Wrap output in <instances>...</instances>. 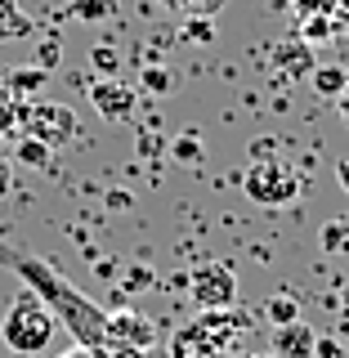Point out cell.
<instances>
[{"instance_id": "6", "label": "cell", "mask_w": 349, "mask_h": 358, "mask_svg": "<svg viewBox=\"0 0 349 358\" xmlns=\"http://www.w3.org/2000/svg\"><path fill=\"white\" fill-rule=\"evenodd\" d=\"M27 130L36 134V139H45L50 148H59V143H67L76 134V117L72 108H59V103H41L27 112Z\"/></svg>"}, {"instance_id": "7", "label": "cell", "mask_w": 349, "mask_h": 358, "mask_svg": "<svg viewBox=\"0 0 349 358\" xmlns=\"http://www.w3.org/2000/svg\"><path fill=\"white\" fill-rule=\"evenodd\" d=\"M108 345H130V350H152L157 345V322L143 313H108ZM104 345V350H108Z\"/></svg>"}, {"instance_id": "14", "label": "cell", "mask_w": 349, "mask_h": 358, "mask_svg": "<svg viewBox=\"0 0 349 358\" xmlns=\"http://www.w3.org/2000/svg\"><path fill=\"white\" fill-rule=\"evenodd\" d=\"M201 157H206V148H201V134H179L175 139V162H201Z\"/></svg>"}, {"instance_id": "2", "label": "cell", "mask_w": 349, "mask_h": 358, "mask_svg": "<svg viewBox=\"0 0 349 358\" xmlns=\"http://www.w3.org/2000/svg\"><path fill=\"white\" fill-rule=\"evenodd\" d=\"M54 331H59V318H54V309L45 305L31 287H22L18 296L9 300L5 318H0V341H5L18 358H41L50 350Z\"/></svg>"}, {"instance_id": "25", "label": "cell", "mask_w": 349, "mask_h": 358, "mask_svg": "<svg viewBox=\"0 0 349 358\" xmlns=\"http://www.w3.org/2000/svg\"><path fill=\"white\" fill-rule=\"evenodd\" d=\"M345 305H349V287H345Z\"/></svg>"}, {"instance_id": "9", "label": "cell", "mask_w": 349, "mask_h": 358, "mask_svg": "<svg viewBox=\"0 0 349 358\" xmlns=\"http://www.w3.org/2000/svg\"><path fill=\"white\" fill-rule=\"evenodd\" d=\"M269 59H273V67L283 76H291V81H300V76H313V45L305 36H287V41H278L273 50H269Z\"/></svg>"}, {"instance_id": "18", "label": "cell", "mask_w": 349, "mask_h": 358, "mask_svg": "<svg viewBox=\"0 0 349 358\" xmlns=\"http://www.w3.org/2000/svg\"><path fill=\"white\" fill-rule=\"evenodd\" d=\"M72 5H76V14H81V18H104L108 9H112V5H104V0H72Z\"/></svg>"}, {"instance_id": "20", "label": "cell", "mask_w": 349, "mask_h": 358, "mask_svg": "<svg viewBox=\"0 0 349 358\" xmlns=\"http://www.w3.org/2000/svg\"><path fill=\"white\" fill-rule=\"evenodd\" d=\"M94 67H104V72H117V54H112V50H94Z\"/></svg>"}, {"instance_id": "13", "label": "cell", "mask_w": 349, "mask_h": 358, "mask_svg": "<svg viewBox=\"0 0 349 358\" xmlns=\"http://www.w3.org/2000/svg\"><path fill=\"white\" fill-rule=\"evenodd\" d=\"M264 313H269V322H273V327H283V322H296V318H300V300L283 291V296H273V300L264 305Z\"/></svg>"}, {"instance_id": "26", "label": "cell", "mask_w": 349, "mask_h": 358, "mask_svg": "<svg viewBox=\"0 0 349 358\" xmlns=\"http://www.w3.org/2000/svg\"><path fill=\"white\" fill-rule=\"evenodd\" d=\"M233 358H242V354H233Z\"/></svg>"}, {"instance_id": "22", "label": "cell", "mask_w": 349, "mask_h": 358, "mask_svg": "<svg viewBox=\"0 0 349 358\" xmlns=\"http://www.w3.org/2000/svg\"><path fill=\"white\" fill-rule=\"evenodd\" d=\"M63 358H99V354H94V350H85V345H76V350H72V354H63Z\"/></svg>"}, {"instance_id": "11", "label": "cell", "mask_w": 349, "mask_h": 358, "mask_svg": "<svg viewBox=\"0 0 349 358\" xmlns=\"http://www.w3.org/2000/svg\"><path fill=\"white\" fill-rule=\"evenodd\" d=\"M309 85H313V94H318V99H341L345 90H349V67L345 63H318V67H313V76H309Z\"/></svg>"}, {"instance_id": "17", "label": "cell", "mask_w": 349, "mask_h": 358, "mask_svg": "<svg viewBox=\"0 0 349 358\" xmlns=\"http://www.w3.org/2000/svg\"><path fill=\"white\" fill-rule=\"evenodd\" d=\"M313 358H345V350H341V341H332V336H318V341H313Z\"/></svg>"}, {"instance_id": "12", "label": "cell", "mask_w": 349, "mask_h": 358, "mask_svg": "<svg viewBox=\"0 0 349 358\" xmlns=\"http://www.w3.org/2000/svg\"><path fill=\"white\" fill-rule=\"evenodd\" d=\"M27 31H31V18L18 9V0H0V41L27 36Z\"/></svg>"}, {"instance_id": "10", "label": "cell", "mask_w": 349, "mask_h": 358, "mask_svg": "<svg viewBox=\"0 0 349 358\" xmlns=\"http://www.w3.org/2000/svg\"><path fill=\"white\" fill-rule=\"evenodd\" d=\"M313 327L309 322H283V327H273V358H313Z\"/></svg>"}, {"instance_id": "19", "label": "cell", "mask_w": 349, "mask_h": 358, "mask_svg": "<svg viewBox=\"0 0 349 358\" xmlns=\"http://www.w3.org/2000/svg\"><path fill=\"white\" fill-rule=\"evenodd\" d=\"M341 242H345V229L341 224H327V229H322V251H336Z\"/></svg>"}, {"instance_id": "16", "label": "cell", "mask_w": 349, "mask_h": 358, "mask_svg": "<svg viewBox=\"0 0 349 358\" xmlns=\"http://www.w3.org/2000/svg\"><path fill=\"white\" fill-rule=\"evenodd\" d=\"M143 85H148V90H162V94H166V90L175 85L171 67H148V72H143Z\"/></svg>"}, {"instance_id": "23", "label": "cell", "mask_w": 349, "mask_h": 358, "mask_svg": "<svg viewBox=\"0 0 349 358\" xmlns=\"http://www.w3.org/2000/svg\"><path fill=\"white\" fill-rule=\"evenodd\" d=\"M336 103H341V117L349 121V90H345V94H341V99H336Z\"/></svg>"}, {"instance_id": "24", "label": "cell", "mask_w": 349, "mask_h": 358, "mask_svg": "<svg viewBox=\"0 0 349 358\" xmlns=\"http://www.w3.org/2000/svg\"><path fill=\"white\" fill-rule=\"evenodd\" d=\"M242 358H264V354H242Z\"/></svg>"}, {"instance_id": "8", "label": "cell", "mask_w": 349, "mask_h": 358, "mask_svg": "<svg viewBox=\"0 0 349 358\" xmlns=\"http://www.w3.org/2000/svg\"><path fill=\"white\" fill-rule=\"evenodd\" d=\"M90 103L99 108L104 121H126L134 112V90L126 81H117V76H104V81L90 85Z\"/></svg>"}, {"instance_id": "3", "label": "cell", "mask_w": 349, "mask_h": 358, "mask_svg": "<svg viewBox=\"0 0 349 358\" xmlns=\"http://www.w3.org/2000/svg\"><path fill=\"white\" fill-rule=\"evenodd\" d=\"M251 327L246 313L233 309H201V318L184 322L171 336V358H233V341Z\"/></svg>"}, {"instance_id": "21", "label": "cell", "mask_w": 349, "mask_h": 358, "mask_svg": "<svg viewBox=\"0 0 349 358\" xmlns=\"http://www.w3.org/2000/svg\"><path fill=\"white\" fill-rule=\"evenodd\" d=\"M336 179H341V188L349 193V162H341V166H336Z\"/></svg>"}, {"instance_id": "5", "label": "cell", "mask_w": 349, "mask_h": 358, "mask_svg": "<svg viewBox=\"0 0 349 358\" xmlns=\"http://www.w3.org/2000/svg\"><path fill=\"white\" fill-rule=\"evenodd\" d=\"M188 291H193L197 309H233V300H238V273L224 260H206L188 273Z\"/></svg>"}, {"instance_id": "15", "label": "cell", "mask_w": 349, "mask_h": 358, "mask_svg": "<svg viewBox=\"0 0 349 358\" xmlns=\"http://www.w3.org/2000/svg\"><path fill=\"white\" fill-rule=\"evenodd\" d=\"M171 14H211V9H220V0H162Z\"/></svg>"}, {"instance_id": "4", "label": "cell", "mask_w": 349, "mask_h": 358, "mask_svg": "<svg viewBox=\"0 0 349 358\" xmlns=\"http://www.w3.org/2000/svg\"><path fill=\"white\" fill-rule=\"evenodd\" d=\"M242 193L255 201V206H269V210H283L300 197V171L287 162L283 152L273 157H251L242 175Z\"/></svg>"}, {"instance_id": "1", "label": "cell", "mask_w": 349, "mask_h": 358, "mask_svg": "<svg viewBox=\"0 0 349 358\" xmlns=\"http://www.w3.org/2000/svg\"><path fill=\"white\" fill-rule=\"evenodd\" d=\"M5 264L22 278V287H31L45 305L54 309L59 327L72 336L76 345H85V350H94V354L108 345V309L94 305L90 296H81L54 264H45L41 255H27V251H5Z\"/></svg>"}]
</instances>
